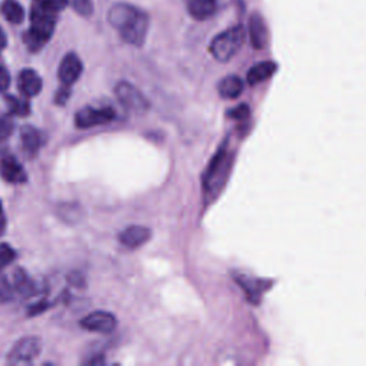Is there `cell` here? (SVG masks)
<instances>
[{"mask_svg":"<svg viewBox=\"0 0 366 366\" xmlns=\"http://www.w3.org/2000/svg\"><path fill=\"white\" fill-rule=\"evenodd\" d=\"M6 43H7V40H6V34L3 33V30L0 29V51L6 47Z\"/></svg>","mask_w":366,"mask_h":366,"instance_id":"obj_32","label":"cell"},{"mask_svg":"<svg viewBox=\"0 0 366 366\" xmlns=\"http://www.w3.org/2000/svg\"><path fill=\"white\" fill-rule=\"evenodd\" d=\"M13 132V122L7 116H0V142L6 140Z\"/></svg>","mask_w":366,"mask_h":366,"instance_id":"obj_25","label":"cell"},{"mask_svg":"<svg viewBox=\"0 0 366 366\" xmlns=\"http://www.w3.org/2000/svg\"><path fill=\"white\" fill-rule=\"evenodd\" d=\"M41 77L31 69H23L17 77V87L26 97H33L41 90Z\"/></svg>","mask_w":366,"mask_h":366,"instance_id":"obj_13","label":"cell"},{"mask_svg":"<svg viewBox=\"0 0 366 366\" xmlns=\"http://www.w3.org/2000/svg\"><path fill=\"white\" fill-rule=\"evenodd\" d=\"M50 305L49 303H46L44 300H41V302H39V303H36V305H33L30 309H29V315L30 316H34V315H39L40 312H44L47 307H49Z\"/></svg>","mask_w":366,"mask_h":366,"instance_id":"obj_30","label":"cell"},{"mask_svg":"<svg viewBox=\"0 0 366 366\" xmlns=\"http://www.w3.org/2000/svg\"><path fill=\"white\" fill-rule=\"evenodd\" d=\"M246 31L243 26H233L219 33L210 43V53L219 61H229L243 46Z\"/></svg>","mask_w":366,"mask_h":366,"instance_id":"obj_3","label":"cell"},{"mask_svg":"<svg viewBox=\"0 0 366 366\" xmlns=\"http://www.w3.org/2000/svg\"><path fill=\"white\" fill-rule=\"evenodd\" d=\"M59 11L50 9L40 0H33L30 9V29L23 39L31 51L40 50L51 37Z\"/></svg>","mask_w":366,"mask_h":366,"instance_id":"obj_2","label":"cell"},{"mask_svg":"<svg viewBox=\"0 0 366 366\" xmlns=\"http://www.w3.org/2000/svg\"><path fill=\"white\" fill-rule=\"evenodd\" d=\"M117 322L116 317L104 310H96L89 313L80 320V326L90 332H99V333H112L116 327Z\"/></svg>","mask_w":366,"mask_h":366,"instance_id":"obj_8","label":"cell"},{"mask_svg":"<svg viewBox=\"0 0 366 366\" xmlns=\"http://www.w3.org/2000/svg\"><path fill=\"white\" fill-rule=\"evenodd\" d=\"M114 94L117 100L130 112L144 113L149 109V100L136 86L129 81H119L114 87Z\"/></svg>","mask_w":366,"mask_h":366,"instance_id":"obj_5","label":"cell"},{"mask_svg":"<svg viewBox=\"0 0 366 366\" xmlns=\"http://www.w3.org/2000/svg\"><path fill=\"white\" fill-rule=\"evenodd\" d=\"M81 71H83L81 60L76 53L70 51L61 59L57 69V77L61 81V84L71 86L80 77Z\"/></svg>","mask_w":366,"mask_h":366,"instance_id":"obj_9","label":"cell"},{"mask_svg":"<svg viewBox=\"0 0 366 366\" xmlns=\"http://www.w3.org/2000/svg\"><path fill=\"white\" fill-rule=\"evenodd\" d=\"M70 97V86H66V84H61V87L57 90L56 93V97H54V102L56 104H66L67 99Z\"/></svg>","mask_w":366,"mask_h":366,"instance_id":"obj_26","label":"cell"},{"mask_svg":"<svg viewBox=\"0 0 366 366\" xmlns=\"http://www.w3.org/2000/svg\"><path fill=\"white\" fill-rule=\"evenodd\" d=\"M14 296V287L9 279L0 273V303L10 302Z\"/></svg>","mask_w":366,"mask_h":366,"instance_id":"obj_23","label":"cell"},{"mask_svg":"<svg viewBox=\"0 0 366 366\" xmlns=\"http://www.w3.org/2000/svg\"><path fill=\"white\" fill-rule=\"evenodd\" d=\"M150 234L152 233L147 227L133 224L119 233V240L123 246H126L129 249H136V247L144 244L150 239Z\"/></svg>","mask_w":366,"mask_h":366,"instance_id":"obj_11","label":"cell"},{"mask_svg":"<svg viewBox=\"0 0 366 366\" xmlns=\"http://www.w3.org/2000/svg\"><path fill=\"white\" fill-rule=\"evenodd\" d=\"M249 36L252 46L257 50L264 49L269 43V30L259 13H253L249 19Z\"/></svg>","mask_w":366,"mask_h":366,"instance_id":"obj_10","label":"cell"},{"mask_svg":"<svg viewBox=\"0 0 366 366\" xmlns=\"http://www.w3.org/2000/svg\"><path fill=\"white\" fill-rule=\"evenodd\" d=\"M0 174L10 183H23L27 180L23 166L13 156H3L0 159Z\"/></svg>","mask_w":366,"mask_h":366,"instance_id":"obj_12","label":"cell"},{"mask_svg":"<svg viewBox=\"0 0 366 366\" xmlns=\"http://www.w3.org/2000/svg\"><path fill=\"white\" fill-rule=\"evenodd\" d=\"M116 117V112L112 107H83L76 114V126L79 129H89L112 122Z\"/></svg>","mask_w":366,"mask_h":366,"instance_id":"obj_7","label":"cell"},{"mask_svg":"<svg viewBox=\"0 0 366 366\" xmlns=\"http://www.w3.org/2000/svg\"><path fill=\"white\" fill-rule=\"evenodd\" d=\"M217 90L223 99H236L243 92V80L234 74L226 76L220 80Z\"/></svg>","mask_w":366,"mask_h":366,"instance_id":"obj_18","label":"cell"},{"mask_svg":"<svg viewBox=\"0 0 366 366\" xmlns=\"http://www.w3.org/2000/svg\"><path fill=\"white\" fill-rule=\"evenodd\" d=\"M236 279H237L239 285L244 289L249 299L256 302V299H259V296L263 292V282L254 280V279H244V277H236Z\"/></svg>","mask_w":366,"mask_h":366,"instance_id":"obj_20","label":"cell"},{"mask_svg":"<svg viewBox=\"0 0 366 366\" xmlns=\"http://www.w3.org/2000/svg\"><path fill=\"white\" fill-rule=\"evenodd\" d=\"M107 20L126 43L132 46H142L144 43L149 30V16L139 7L129 3H116L110 7Z\"/></svg>","mask_w":366,"mask_h":366,"instance_id":"obj_1","label":"cell"},{"mask_svg":"<svg viewBox=\"0 0 366 366\" xmlns=\"http://www.w3.org/2000/svg\"><path fill=\"white\" fill-rule=\"evenodd\" d=\"M0 11L3 14V17L13 23V24H17V23H21L23 19H24V9L21 7L20 3H17L16 0H4L1 3V7H0Z\"/></svg>","mask_w":366,"mask_h":366,"instance_id":"obj_19","label":"cell"},{"mask_svg":"<svg viewBox=\"0 0 366 366\" xmlns=\"http://www.w3.org/2000/svg\"><path fill=\"white\" fill-rule=\"evenodd\" d=\"M87 363H90V365H100V363H104V360H103V357H94V359L89 360Z\"/></svg>","mask_w":366,"mask_h":366,"instance_id":"obj_33","label":"cell"},{"mask_svg":"<svg viewBox=\"0 0 366 366\" xmlns=\"http://www.w3.org/2000/svg\"><path fill=\"white\" fill-rule=\"evenodd\" d=\"M67 4L80 16L89 17L93 13V1L92 0H67Z\"/></svg>","mask_w":366,"mask_h":366,"instance_id":"obj_22","label":"cell"},{"mask_svg":"<svg viewBox=\"0 0 366 366\" xmlns=\"http://www.w3.org/2000/svg\"><path fill=\"white\" fill-rule=\"evenodd\" d=\"M4 227H6V217H4L1 203H0V234L4 232Z\"/></svg>","mask_w":366,"mask_h":366,"instance_id":"obj_31","label":"cell"},{"mask_svg":"<svg viewBox=\"0 0 366 366\" xmlns=\"http://www.w3.org/2000/svg\"><path fill=\"white\" fill-rule=\"evenodd\" d=\"M16 259V252L7 244V243H0V270L10 264Z\"/></svg>","mask_w":366,"mask_h":366,"instance_id":"obj_24","label":"cell"},{"mask_svg":"<svg viewBox=\"0 0 366 366\" xmlns=\"http://www.w3.org/2000/svg\"><path fill=\"white\" fill-rule=\"evenodd\" d=\"M13 287L14 292H17L23 297H31L39 293L37 283L20 267L16 269L13 273Z\"/></svg>","mask_w":366,"mask_h":366,"instance_id":"obj_14","label":"cell"},{"mask_svg":"<svg viewBox=\"0 0 366 366\" xmlns=\"http://www.w3.org/2000/svg\"><path fill=\"white\" fill-rule=\"evenodd\" d=\"M10 84V74L7 69L0 66V92H4Z\"/></svg>","mask_w":366,"mask_h":366,"instance_id":"obj_28","label":"cell"},{"mask_svg":"<svg viewBox=\"0 0 366 366\" xmlns=\"http://www.w3.org/2000/svg\"><path fill=\"white\" fill-rule=\"evenodd\" d=\"M249 112H250V110H249V106L240 104V106H237V107L229 110L227 114H229L230 117H233V119H244V117L249 116Z\"/></svg>","mask_w":366,"mask_h":366,"instance_id":"obj_27","label":"cell"},{"mask_svg":"<svg viewBox=\"0 0 366 366\" xmlns=\"http://www.w3.org/2000/svg\"><path fill=\"white\" fill-rule=\"evenodd\" d=\"M230 167H232V154L226 150V147H222L216 153V156L210 162V166L206 170V174H204L206 194L216 196L222 190L229 176Z\"/></svg>","mask_w":366,"mask_h":366,"instance_id":"obj_4","label":"cell"},{"mask_svg":"<svg viewBox=\"0 0 366 366\" xmlns=\"http://www.w3.org/2000/svg\"><path fill=\"white\" fill-rule=\"evenodd\" d=\"M217 10V0H187V11L196 20H206Z\"/></svg>","mask_w":366,"mask_h":366,"instance_id":"obj_16","label":"cell"},{"mask_svg":"<svg viewBox=\"0 0 366 366\" xmlns=\"http://www.w3.org/2000/svg\"><path fill=\"white\" fill-rule=\"evenodd\" d=\"M277 69V64L274 61H260L254 66H252L247 71V83L249 84H257L262 83L264 80H267L269 77H272L274 74Z\"/></svg>","mask_w":366,"mask_h":366,"instance_id":"obj_17","label":"cell"},{"mask_svg":"<svg viewBox=\"0 0 366 366\" xmlns=\"http://www.w3.org/2000/svg\"><path fill=\"white\" fill-rule=\"evenodd\" d=\"M6 103L9 106V112L16 116H27L30 112V104L26 99H20L16 96H6Z\"/></svg>","mask_w":366,"mask_h":366,"instance_id":"obj_21","label":"cell"},{"mask_svg":"<svg viewBox=\"0 0 366 366\" xmlns=\"http://www.w3.org/2000/svg\"><path fill=\"white\" fill-rule=\"evenodd\" d=\"M41 343L34 336H26L16 342L7 356L10 365H26L31 363L40 353Z\"/></svg>","mask_w":366,"mask_h":366,"instance_id":"obj_6","label":"cell"},{"mask_svg":"<svg viewBox=\"0 0 366 366\" xmlns=\"http://www.w3.org/2000/svg\"><path fill=\"white\" fill-rule=\"evenodd\" d=\"M20 140H21V146L23 150L26 152V154L33 156L37 153V150L40 149V146L43 144V136L40 133V130H37L33 126H23L20 130Z\"/></svg>","mask_w":366,"mask_h":366,"instance_id":"obj_15","label":"cell"},{"mask_svg":"<svg viewBox=\"0 0 366 366\" xmlns=\"http://www.w3.org/2000/svg\"><path fill=\"white\" fill-rule=\"evenodd\" d=\"M41 3H44L46 6H49L50 9L60 11L67 6V0H40Z\"/></svg>","mask_w":366,"mask_h":366,"instance_id":"obj_29","label":"cell"}]
</instances>
